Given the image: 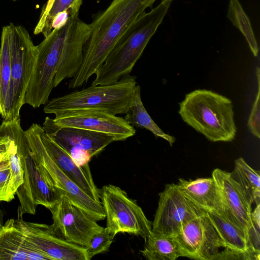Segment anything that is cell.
Wrapping results in <instances>:
<instances>
[{
    "label": "cell",
    "mask_w": 260,
    "mask_h": 260,
    "mask_svg": "<svg viewBox=\"0 0 260 260\" xmlns=\"http://www.w3.org/2000/svg\"><path fill=\"white\" fill-rule=\"evenodd\" d=\"M173 238L182 257L190 259L217 260L221 249H226L207 213L189 221Z\"/></svg>",
    "instance_id": "7c38bea8"
},
{
    "label": "cell",
    "mask_w": 260,
    "mask_h": 260,
    "mask_svg": "<svg viewBox=\"0 0 260 260\" xmlns=\"http://www.w3.org/2000/svg\"><path fill=\"white\" fill-rule=\"evenodd\" d=\"M239 184L249 203L260 204V174L252 168L242 157L235 161V167L230 173Z\"/></svg>",
    "instance_id": "cb8c5ba5"
},
{
    "label": "cell",
    "mask_w": 260,
    "mask_h": 260,
    "mask_svg": "<svg viewBox=\"0 0 260 260\" xmlns=\"http://www.w3.org/2000/svg\"><path fill=\"white\" fill-rule=\"evenodd\" d=\"M12 1H18V0H12Z\"/></svg>",
    "instance_id": "e575fe53"
},
{
    "label": "cell",
    "mask_w": 260,
    "mask_h": 260,
    "mask_svg": "<svg viewBox=\"0 0 260 260\" xmlns=\"http://www.w3.org/2000/svg\"><path fill=\"white\" fill-rule=\"evenodd\" d=\"M182 119L197 132L213 142H231L237 127L232 101L212 90L196 89L179 103Z\"/></svg>",
    "instance_id": "3957f363"
},
{
    "label": "cell",
    "mask_w": 260,
    "mask_h": 260,
    "mask_svg": "<svg viewBox=\"0 0 260 260\" xmlns=\"http://www.w3.org/2000/svg\"><path fill=\"white\" fill-rule=\"evenodd\" d=\"M16 221L26 240L51 260H90L86 247L68 242L53 229L52 225Z\"/></svg>",
    "instance_id": "5bb4252c"
},
{
    "label": "cell",
    "mask_w": 260,
    "mask_h": 260,
    "mask_svg": "<svg viewBox=\"0 0 260 260\" xmlns=\"http://www.w3.org/2000/svg\"><path fill=\"white\" fill-rule=\"evenodd\" d=\"M227 17L243 34L255 57L258 53V46L250 20L239 0H229Z\"/></svg>",
    "instance_id": "4316f807"
},
{
    "label": "cell",
    "mask_w": 260,
    "mask_h": 260,
    "mask_svg": "<svg viewBox=\"0 0 260 260\" xmlns=\"http://www.w3.org/2000/svg\"><path fill=\"white\" fill-rule=\"evenodd\" d=\"M12 128L18 154L23 170V182L16 191L20 203V215L35 214L37 207L42 205L51 208L62 194L44 177L32 155L20 118L12 121Z\"/></svg>",
    "instance_id": "8992f818"
},
{
    "label": "cell",
    "mask_w": 260,
    "mask_h": 260,
    "mask_svg": "<svg viewBox=\"0 0 260 260\" xmlns=\"http://www.w3.org/2000/svg\"><path fill=\"white\" fill-rule=\"evenodd\" d=\"M9 143L10 137L5 123L3 121L0 125V161L9 158Z\"/></svg>",
    "instance_id": "1f68e13d"
},
{
    "label": "cell",
    "mask_w": 260,
    "mask_h": 260,
    "mask_svg": "<svg viewBox=\"0 0 260 260\" xmlns=\"http://www.w3.org/2000/svg\"><path fill=\"white\" fill-rule=\"evenodd\" d=\"M70 16V13L67 10L58 13L52 20V30L59 28L64 26L68 22Z\"/></svg>",
    "instance_id": "d6a6232c"
},
{
    "label": "cell",
    "mask_w": 260,
    "mask_h": 260,
    "mask_svg": "<svg viewBox=\"0 0 260 260\" xmlns=\"http://www.w3.org/2000/svg\"><path fill=\"white\" fill-rule=\"evenodd\" d=\"M0 260H51L25 238L16 219H9L0 230Z\"/></svg>",
    "instance_id": "d6986e66"
},
{
    "label": "cell",
    "mask_w": 260,
    "mask_h": 260,
    "mask_svg": "<svg viewBox=\"0 0 260 260\" xmlns=\"http://www.w3.org/2000/svg\"><path fill=\"white\" fill-rule=\"evenodd\" d=\"M3 224H2V219H1V218H0V230H1V228H2V226H3Z\"/></svg>",
    "instance_id": "836d02e7"
},
{
    "label": "cell",
    "mask_w": 260,
    "mask_h": 260,
    "mask_svg": "<svg viewBox=\"0 0 260 260\" xmlns=\"http://www.w3.org/2000/svg\"><path fill=\"white\" fill-rule=\"evenodd\" d=\"M176 184L186 198L207 212L222 211L219 192L212 177L193 180L180 178Z\"/></svg>",
    "instance_id": "ffe728a7"
},
{
    "label": "cell",
    "mask_w": 260,
    "mask_h": 260,
    "mask_svg": "<svg viewBox=\"0 0 260 260\" xmlns=\"http://www.w3.org/2000/svg\"><path fill=\"white\" fill-rule=\"evenodd\" d=\"M11 79V64L8 25L3 27L0 47V115L5 117Z\"/></svg>",
    "instance_id": "484cf974"
},
{
    "label": "cell",
    "mask_w": 260,
    "mask_h": 260,
    "mask_svg": "<svg viewBox=\"0 0 260 260\" xmlns=\"http://www.w3.org/2000/svg\"><path fill=\"white\" fill-rule=\"evenodd\" d=\"M145 239V246L140 250L147 260H175L181 253L172 237L152 232Z\"/></svg>",
    "instance_id": "603a6c76"
},
{
    "label": "cell",
    "mask_w": 260,
    "mask_h": 260,
    "mask_svg": "<svg viewBox=\"0 0 260 260\" xmlns=\"http://www.w3.org/2000/svg\"><path fill=\"white\" fill-rule=\"evenodd\" d=\"M207 215L216 230L226 249L242 252L260 253L251 245L248 234L229 221L222 214L215 211Z\"/></svg>",
    "instance_id": "44dd1931"
},
{
    "label": "cell",
    "mask_w": 260,
    "mask_h": 260,
    "mask_svg": "<svg viewBox=\"0 0 260 260\" xmlns=\"http://www.w3.org/2000/svg\"><path fill=\"white\" fill-rule=\"evenodd\" d=\"M260 70L256 69L257 80V92L248 119L247 126L250 133L258 139L260 138Z\"/></svg>",
    "instance_id": "f546056e"
},
{
    "label": "cell",
    "mask_w": 260,
    "mask_h": 260,
    "mask_svg": "<svg viewBox=\"0 0 260 260\" xmlns=\"http://www.w3.org/2000/svg\"><path fill=\"white\" fill-rule=\"evenodd\" d=\"M114 238L106 227L95 234L91 238L88 246L86 247L89 258L108 251Z\"/></svg>",
    "instance_id": "f1b7e54d"
},
{
    "label": "cell",
    "mask_w": 260,
    "mask_h": 260,
    "mask_svg": "<svg viewBox=\"0 0 260 260\" xmlns=\"http://www.w3.org/2000/svg\"><path fill=\"white\" fill-rule=\"evenodd\" d=\"M100 200L107 219L106 228L113 236L119 233H128L145 239L152 232V222L136 201L129 198L119 187L104 186L100 189Z\"/></svg>",
    "instance_id": "9c48e42d"
},
{
    "label": "cell",
    "mask_w": 260,
    "mask_h": 260,
    "mask_svg": "<svg viewBox=\"0 0 260 260\" xmlns=\"http://www.w3.org/2000/svg\"><path fill=\"white\" fill-rule=\"evenodd\" d=\"M67 35L54 79V87L67 78H72L79 69L83 58L84 48L90 35V24L78 15L70 16Z\"/></svg>",
    "instance_id": "e0dca14e"
},
{
    "label": "cell",
    "mask_w": 260,
    "mask_h": 260,
    "mask_svg": "<svg viewBox=\"0 0 260 260\" xmlns=\"http://www.w3.org/2000/svg\"><path fill=\"white\" fill-rule=\"evenodd\" d=\"M17 190L12 178L9 156L0 161V202H9L13 200Z\"/></svg>",
    "instance_id": "83f0119b"
},
{
    "label": "cell",
    "mask_w": 260,
    "mask_h": 260,
    "mask_svg": "<svg viewBox=\"0 0 260 260\" xmlns=\"http://www.w3.org/2000/svg\"><path fill=\"white\" fill-rule=\"evenodd\" d=\"M8 27L11 79L3 121H12L20 119V111L36 61L37 47L24 27L12 23Z\"/></svg>",
    "instance_id": "5b68a950"
},
{
    "label": "cell",
    "mask_w": 260,
    "mask_h": 260,
    "mask_svg": "<svg viewBox=\"0 0 260 260\" xmlns=\"http://www.w3.org/2000/svg\"><path fill=\"white\" fill-rule=\"evenodd\" d=\"M217 184L222 206V214L229 221L246 232L251 224V205L230 172L217 168L212 173Z\"/></svg>",
    "instance_id": "2e32d148"
},
{
    "label": "cell",
    "mask_w": 260,
    "mask_h": 260,
    "mask_svg": "<svg viewBox=\"0 0 260 260\" xmlns=\"http://www.w3.org/2000/svg\"><path fill=\"white\" fill-rule=\"evenodd\" d=\"M155 0H113L90 24V36L84 48L82 64L69 82V87L86 83L103 64L108 54L128 27Z\"/></svg>",
    "instance_id": "6da1fadb"
},
{
    "label": "cell",
    "mask_w": 260,
    "mask_h": 260,
    "mask_svg": "<svg viewBox=\"0 0 260 260\" xmlns=\"http://www.w3.org/2000/svg\"><path fill=\"white\" fill-rule=\"evenodd\" d=\"M54 122L63 126L81 128L111 135L116 141H124L134 136L136 129L125 119L104 111L78 110L55 116Z\"/></svg>",
    "instance_id": "9a60e30c"
},
{
    "label": "cell",
    "mask_w": 260,
    "mask_h": 260,
    "mask_svg": "<svg viewBox=\"0 0 260 260\" xmlns=\"http://www.w3.org/2000/svg\"><path fill=\"white\" fill-rule=\"evenodd\" d=\"M40 137L45 149L59 168L90 197L101 203L100 189L93 181L89 164L77 165L69 154L44 132L42 127Z\"/></svg>",
    "instance_id": "ac0fdd59"
},
{
    "label": "cell",
    "mask_w": 260,
    "mask_h": 260,
    "mask_svg": "<svg viewBox=\"0 0 260 260\" xmlns=\"http://www.w3.org/2000/svg\"><path fill=\"white\" fill-rule=\"evenodd\" d=\"M82 0H48L43 8L34 34L42 33L47 37L52 30V22L59 13L67 10L70 16L78 15Z\"/></svg>",
    "instance_id": "d4e9b609"
},
{
    "label": "cell",
    "mask_w": 260,
    "mask_h": 260,
    "mask_svg": "<svg viewBox=\"0 0 260 260\" xmlns=\"http://www.w3.org/2000/svg\"><path fill=\"white\" fill-rule=\"evenodd\" d=\"M42 127L79 166L89 164L93 156L100 153L108 145L116 141L114 136L108 134L60 126L49 117L45 118Z\"/></svg>",
    "instance_id": "30bf717a"
},
{
    "label": "cell",
    "mask_w": 260,
    "mask_h": 260,
    "mask_svg": "<svg viewBox=\"0 0 260 260\" xmlns=\"http://www.w3.org/2000/svg\"><path fill=\"white\" fill-rule=\"evenodd\" d=\"M251 224L248 236L252 247L260 251V204H257L251 213Z\"/></svg>",
    "instance_id": "4dcf8cb0"
},
{
    "label": "cell",
    "mask_w": 260,
    "mask_h": 260,
    "mask_svg": "<svg viewBox=\"0 0 260 260\" xmlns=\"http://www.w3.org/2000/svg\"><path fill=\"white\" fill-rule=\"evenodd\" d=\"M70 27L67 23L53 29L37 47V55L32 73L24 98V104L35 108L46 105L54 87L57 67Z\"/></svg>",
    "instance_id": "ba28073f"
},
{
    "label": "cell",
    "mask_w": 260,
    "mask_h": 260,
    "mask_svg": "<svg viewBox=\"0 0 260 260\" xmlns=\"http://www.w3.org/2000/svg\"><path fill=\"white\" fill-rule=\"evenodd\" d=\"M207 213L186 198L176 184H168L159 194L152 231L173 237L189 221Z\"/></svg>",
    "instance_id": "8fae6325"
},
{
    "label": "cell",
    "mask_w": 260,
    "mask_h": 260,
    "mask_svg": "<svg viewBox=\"0 0 260 260\" xmlns=\"http://www.w3.org/2000/svg\"><path fill=\"white\" fill-rule=\"evenodd\" d=\"M172 1L163 0L150 12L142 14L128 27L95 74L91 85L113 84L130 74L162 22Z\"/></svg>",
    "instance_id": "7a4b0ae2"
},
{
    "label": "cell",
    "mask_w": 260,
    "mask_h": 260,
    "mask_svg": "<svg viewBox=\"0 0 260 260\" xmlns=\"http://www.w3.org/2000/svg\"><path fill=\"white\" fill-rule=\"evenodd\" d=\"M39 124L33 123L24 131L32 155L45 178L76 206L97 221L106 214L101 203L86 194L56 165L45 149L41 139Z\"/></svg>",
    "instance_id": "52a82bcc"
},
{
    "label": "cell",
    "mask_w": 260,
    "mask_h": 260,
    "mask_svg": "<svg viewBox=\"0 0 260 260\" xmlns=\"http://www.w3.org/2000/svg\"><path fill=\"white\" fill-rule=\"evenodd\" d=\"M49 210L53 229L70 243L87 247L92 237L104 228L63 194Z\"/></svg>",
    "instance_id": "4fadbf2b"
},
{
    "label": "cell",
    "mask_w": 260,
    "mask_h": 260,
    "mask_svg": "<svg viewBox=\"0 0 260 260\" xmlns=\"http://www.w3.org/2000/svg\"><path fill=\"white\" fill-rule=\"evenodd\" d=\"M137 85L136 77L129 74L109 85H91L49 101L44 108L55 116L78 110L104 111L113 115L126 114Z\"/></svg>",
    "instance_id": "277c9868"
},
{
    "label": "cell",
    "mask_w": 260,
    "mask_h": 260,
    "mask_svg": "<svg viewBox=\"0 0 260 260\" xmlns=\"http://www.w3.org/2000/svg\"><path fill=\"white\" fill-rule=\"evenodd\" d=\"M124 118L130 125L149 130L155 137L165 139L171 146L176 140L175 137L162 131L146 111L141 100L139 85L135 87L131 105Z\"/></svg>",
    "instance_id": "7402d4cb"
}]
</instances>
